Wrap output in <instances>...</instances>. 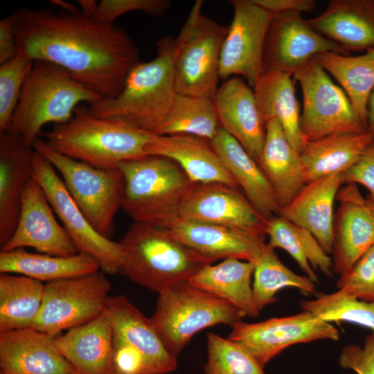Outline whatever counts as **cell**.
I'll list each match as a JSON object with an SVG mask.
<instances>
[{
    "label": "cell",
    "mask_w": 374,
    "mask_h": 374,
    "mask_svg": "<svg viewBox=\"0 0 374 374\" xmlns=\"http://www.w3.org/2000/svg\"><path fill=\"white\" fill-rule=\"evenodd\" d=\"M10 15L18 55L62 67L103 98L116 97L139 62L134 41L114 24L47 8L23 7Z\"/></svg>",
    "instance_id": "cell-1"
},
{
    "label": "cell",
    "mask_w": 374,
    "mask_h": 374,
    "mask_svg": "<svg viewBox=\"0 0 374 374\" xmlns=\"http://www.w3.org/2000/svg\"><path fill=\"white\" fill-rule=\"evenodd\" d=\"M102 98L62 67L35 60L24 80L10 130L33 145L44 125L66 123L78 105Z\"/></svg>",
    "instance_id": "cell-5"
},
{
    "label": "cell",
    "mask_w": 374,
    "mask_h": 374,
    "mask_svg": "<svg viewBox=\"0 0 374 374\" xmlns=\"http://www.w3.org/2000/svg\"><path fill=\"white\" fill-rule=\"evenodd\" d=\"M299 305L326 322L352 323L374 332V303L359 300L341 290L316 294L315 299L301 301Z\"/></svg>",
    "instance_id": "cell-39"
},
{
    "label": "cell",
    "mask_w": 374,
    "mask_h": 374,
    "mask_svg": "<svg viewBox=\"0 0 374 374\" xmlns=\"http://www.w3.org/2000/svg\"><path fill=\"white\" fill-rule=\"evenodd\" d=\"M292 76L302 91L300 126L306 142L336 134L366 131L346 93L314 59Z\"/></svg>",
    "instance_id": "cell-10"
},
{
    "label": "cell",
    "mask_w": 374,
    "mask_h": 374,
    "mask_svg": "<svg viewBox=\"0 0 374 374\" xmlns=\"http://www.w3.org/2000/svg\"><path fill=\"white\" fill-rule=\"evenodd\" d=\"M213 100L220 127L235 138L258 163L266 123L253 89L241 78L232 77L218 87Z\"/></svg>",
    "instance_id": "cell-20"
},
{
    "label": "cell",
    "mask_w": 374,
    "mask_h": 374,
    "mask_svg": "<svg viewBox=\"0 0 374 374\" xmlns=\"http://www.w3.org/2000/svg\"><path fill=\"white\" fill-rule=\"evenodd\" d=\"M150 321L168 350L177 357L200 330L217 324L233 327L243 314L229 302L184 281L158 293Z\"/></svg>",
    "instance_id": "cell-7"
},
{
    "label": "cell",
    "mask_w": 374,
    "mask_h": 374,
    "mask_svg": "<svg viewBox=\"0 0 374 374\" xmlns=\"http://www.w3.org/2000/svg\"><path fill=\"white\" fill-rule=\"evenodd\" d=\"M344 184H360L374 198V141L367 147L359 160L341 174Z\"/></svg>",
    "instance_id": "cell-45"
},
{
    "label": "cell",
    "mask_w": 374,
    "mask_h": 374,
    "mask_svg": "<svg viewBox=\"0 0 374 374\" xmlns=\"http://www.w3.org/2000/svg\"><path fill=\"white\" fill-rule=\"evenodd\" d=\"M118 168L125 181L122 208L134 222L163 226L177 217L195 184L175 161L160 156L123 161Z\"/></svg>",
    "instance_id": "cell-6"
},
{
    "label": "cell",
    "mask_w": 374,
    "mask_h": 374,
    "mask_svg": "<svg viewBox=\"0 0 374 374\" xmlns=\"http://www.w3.org/2000/svg\"><path fill=\"white\" fill-rule=\"evenodd\" d=\"M0 369L4 374H80L53 337L32 328L0 332Z\"/></svg>",
    "instance_id": "cell-21"
},
{
    "label": "cell",
    "mask_w": 374,
    "mask_h": 374,
    "mask_svg": "<svg viewBox=\"0 0 374 374\" xmlns=\"http://www.w3.org/2000/svg\"><path fill=\"white\" fill-rule=\"evenodd\" d=\"M258 163L272 187L280 208L288 204L305 186L303 162L278 120L266 123V133Z\"/></svg>",
    "instance_id": "cell-29"
},
{
    "label": "cell",
    "mask_w": 374,
    "mask_h": 374,
    "mask_svg": "<svg viewBox=\"0 0 374 374\" xmlns=\"http://www.w3.org/2000/svg\"><path fill=\"white\" fill-rule=\"evenodd\" d=\"M148 156H160L175 161L195 184H222L238 189L237 181L224 167L209 141L193 135L152 134Z\"/></svg>",
    "instance_id": "cell-25"
},
{
    "label": "cell",
    "mask_w": 374,
    "mask_h": 374,
    "mask_svg": "<svg viewBox=\"0 0 374 374\" xmlns=\"http://www.w3.org/2000/svg\"><path fill=\"white\" fill-rule=\"evenodd\" d=\"M121 273L135 283L160 292L188 281L208 260L159 226L133 222L119 241Z\"/></svg>",
    "instance_id": "cell-4"
},
{
    "label": "cell",
    "mask_w": 374,
    "mask_h": 374,
    "mask_svg": "<svg viewBox=\"0 0 374 374\" xmlns=\"http://www.w3.org/2000/svg\"><path fill=\"white\" fill-rule=\"evenodd\" d=\"M315 283L308 276L299 275L287 267L274 249L265 242L255 264L252 284L255 303L260 312L277 301L276 295L279 290L292 287L310 296L316 294Z\"/></svg>",
    "instance_id": "cell-38"
},
{
    "label": "cell",
    "mask_w": 374,
    "mask_h": 374,
    "mask_svg": "<svg viewBox=\"0 0 374 374\" xmlns=\"http://www.w3.org/2000/svg\"><path fill=\"white\" fill-rule=\"evenodd\" d=\"M177 217L266 236L267 221L244 195L222 184H194L180 204Z\"/></svg>",
    "instance_id": "cell-17"
},
{
    "label": "cell",
    "mask_w": 374,
    "mask_h": 374,
    "mask_svg": "<svg viewBox=\"0 0 374 374\" xmlns=\"http://www.w3.org/2000/svg\"><path fill=\"white\" fill-rule=\"evenodd\" d=\"M170 6V2L167 0H101L92 18L99 22L114 24L116 18L134 11L159 17Z\"/></svg>",
    "instance_id": "cell-43"
},
{
    "label": "cell",
    "mask_w": 374,
    "mask_h": 374,
    "mask_svg": "<svg viewBox=\"0 0 374 374\" xmlns=\"http://www.w3.org/2000/svg\"><path fill=\"white\" fill-rule=\"evenodd\" d=\"M32 177L44 190L78 251L95 258L105 274L121 272L123 255L119 242L105 238L93 229L73 199L54 166L35 150Z\"/></svg>",
    "instance_id": "cell-12"
},
{
    "label": "cell",
    "mask_w": 374,
    "mask_h": 374,
    "mask_svg": "<svg viewBox=\"0 0 374 374\" xmlns=\"http://www.w3.org/2000/svg\"><path fill=\"white\" fill-rule=\"evenodd\" d=\"M204 374H265L264 368L240 344L217 334L207 335Z\"/></svg>",
    "instance_id": "cell-40"
},
{
    "label": "cell",
    "mask_w": 374,
    "mask_h": 374,
    "mask_svg": "<svg viewBox=\"0 0 374 374\" xmlns=\"http://www.w3.org/2000/svg\"><path fill=\"white\" fill-rule=\"evenodd\" d=\"M339 364L357 374H374V332L366 337L362 346L350 344L343 348Z\"/></svg>",
    "instance_id": "cell-44"
},
{
    "label": "cell",
    "mask_w": 374,
    "mask_h": 374,
    "mask_svg": "<svg viewBox=\"0 0 374 374\" xmlns=\"http://www.w3.org/2000/svg\"><path fill=\"white\" fill-rule=\"evenodd\" d=\"M197 1L174 40L173 71L177 94L214 98L218 89L220 60L229 26L202 13Z\"/></svg>",
    "instance_id": "cell-8"
},
{
    "label": "cell",
    "mask_w": 374,
    "mask_h": 374,
    "mask_svg": "<svg viewBox=\"0 0 374 374\" xmlns=\"http://www.w3.org/2000/svg\"><path fill=\"white\" fill-rule=\"evenodd\" d=\"M81 13L87 17H93L98 3L95 0H78Z\"/></svg>",
    "instance_id": "cell-49"
},
{
    "label": "cell",
    "mask_w": 374,
    "mask_h": 374,
    "mask_svg": "<svg viewBox=\"0 0 374 374\" xmlns=\"http://www.w3.org/2000/svg\"><path fill=\"white\" fill-rule=\"evenodd\" d=\"M366 130L374 138V89L371 93L367 105Z\"/></svg>",
    "instance_id": "cell-48"
},
{
    "label": "cell",
    "mask_w": 374,
    "mask_h": 374,
    "mask_svg": "<svg viewBox=\"0 0 374 374\" xmlns=\"http://www.w3.org/2000/svg\"><path fill=\"white\" fill-rule=\"evenodd\" d=\"M100 269L95 258L82 253L57 256L31 253L24 249L0 252L1 274L24 275L41 282L80 277Z\"/></svg>",
    "instance_id": "cell-33"
},
{
    "label": "cell",
    "mask_w": 374,
    "mask_h": 374,
    "mask_svg": "<svg viewBox=\"0 0 374 374\" xmlns=\"http://www.w3.org/2000/svg\"><path fill=\"white\" fill-rule=\"evenodd\" d=\"M210 143L258 213L267 221L278 215L280 205L272 187L242 145L221 127Z\"/></svg>",
    "instance_id": "cell-28"
},
{
    "label": "cell",
    "mask_w": 374,
    "mask_h": 374,
    "mask_svg": "<svg viewBox=\"0 0 374 374\" xmlns=\"http://www.w3.org/2000/svg\"><path fill=\"white\" fill-rule=\"evenodd\" d=\"M18 55L16 33L10 15L0 21V64H3Z\"/></svg>",
    "instance_id": "cell-46"
},
{
    "label": "cell",
    "mask_w": 374,
    "mask_h": 374,
    "mask_svg": "<svg viewBox=\"0 0 374 374\" xmlns=\"http://www.w3.org/2000/svg\"><path fill=\"white\" fill-rule=\"evenodd\" d=\"M292 75L265 71L253 91L260 114L267 123L275 118L281 125L292 147L301 154L306 143L300 126L301 108Z\"/></svg>",
    "instance_id": "cell-31"
},
{
    "label": "cell",
    "mask_w": 374,
    "mask_h": 374,
    "mask_svg": "<svg viewBox=\"0 0 374 374\" xmlns=\"http://www.w3.org/2000/svg\"><path fill=\"white\" fill-rule=\"evenodd\" d=\"M374 141L366 130L342 133L307 141L300 155L305 184L316 179L341 174L353 166Z\"/></svg>",
    "instance_id": "cell-30"
},
{
    "label": "cell",
    "mask_w": 374,
    "mask_h": 374,
    "mask_svg": "<svg viewBox=\"0 0 374 374\" xmlns=\"http://www.w3.org/2000/svg\"><path fill=\"white\" fill-rule=\"evenodd\" d=\"M54 213L42 186L30 178L22 191L16 229L11 238L1 246V251L31 247L38 253L51 256H70L78 253Z\"/></svg>",
    "instance_id": "cell-16"
},
{
    "label": "cell",
    "mask_w": 374,
    "mask_h": 374,
    "mask_svg": "<svg viewBox=\"0 0 374 374\" xmlns=\"http://www.w3.org/2000/svg\"><path fill=\"white\" fill-rule=\"evenodd\" d=\"M33 62L17 55L0 66V133L11 128L19 95Z\"/></svg>",
    "instance_id": "cell-41"
},
{
    "label": "cell",
    "mask_w": 374,
    "mask_h": 374,
    "mask_svg": "<svg viewBox=\"0 0 374 374\" xmlns=\"http://www.w3.org/2000/svg\"><path fill=\"white\" fill-rule=\"evenodd\" d=\"M111 283L103 271L46 283L32 328L51 337L84 324L105 309Z\"/></svg>",
    "instance_id": "cell-11"
},
{
    "label": "cell",
    "mask_w": 374,
    "mask_h": 374,
    "mask_svg": "<svg viewBox=\"0 0 374 374\" xmlns=\"http://www.w3.org/2000/svg\"><path fill=\"white\" fill-rule=\"evenodd\" d=\"M162 227L212 264L228 258L256 264L265 244L264 237L247 231L178 217Z\"/></svg>",
    "instance_id": "cell-19"
},
{
    "label": "cell",
    "mask_w": 374,
    "mask_h": 374,
    "mask_svg": "<svg viewBox=\"0 0 374 374\" xmlns=\"http://www.w3.org/2000/svg\"><path fill=\"white\" fill-rule=\"evenodd\" d=\"M220 128L213 98L177 94L168 114L154 134H188L211 141Z\"/></svg>",
    "instance_id": "cell-37"
},
{
    "label": "cell",
    "mask_w": 374,
    "mask_h": 374,
    "mask_svg": "<svg viewBox=\"0 0 374 374\" xmlns=\"http://www.w3.org/2000/svg\"><path fill=\"white\" fill-rule=\"evenodd\" d=\"M231 328L228 338L242 345L263 368L292 345L339 339V332L332 323L305 310L253 323L240 321Z\"/></svg>",
    "instance_id": "cell-14"
},
{
    "label": "cell",
    "mask_w": 374,
    "mask_h": 374,
    "mask_svg": "<svg viewBox=\"0 0 374 374\" xmlns=\"http://www.w3.org/2000/svg\"><path fill=\"white\" fill-rule=\"evenodd\" d=\"M255 3L274 14L299 12L312 10L314 0H253Z\"/></svg>",
    "instance_id": "cell-47"
},
{
    "label": "cell",
    "mask_w": 374,
    "mask_h": 374,
    "mask_svg": "<svg viewBox=\"0 0 374 374\" xmlns=\"http://www.w3.org/2000/svg\"><path fill=\"white\" fill-rule=\"evenodd\" d=\"M255 264L234 258L208 265L189 279L194 286L233 305L244 317H257L251 285Z\"/></svg>",
    "instance_id": "cell-32"
},
{
    "label": "cell",
    "mask_w": 374,
    "mask_h": 374,
    "mask_svg": "<svg viewBox=\"0 0 374 374\" xmlns=\"http://www.w3.org/2000/svg\"><path fill=\"white\" fill-rule=\"evenodd\" d=\"M307 20L348 51L374 48V0H331L321 14Z\"/></svg>",
    "instance_id": "cell-27"
},
{
    "label": "cell",
    "mask_w": 374,
    "mask_h": 374,
    "mask_svg": "<svg viewBox=\"0 0 374 374\" xmlns=\"http://www.w3.org/2000/svg\"><path fill=\"white\" fill-rule=\"evenodd\" d=\"M60 353L80 374H111L112 328L105 310L97 317L53 338Z\"/></svg>",
    "instance_id": "cell-26"
},
{
    "label": "cell",
    "mask_w": 374,
    "mask_h": 374,
    "mask_svg": "<svg viewBox=\"0 0 374 374\" xmlns=\"http://www.w3.org/2000/svg\"><path fill=\"white\" fill-rule=\"evenodd\" d=\"M174 40L167 36L157 41L156 57L136 63L121 93L90 105L89 112L98 117L123 121L154 134L177 95L173 71Z\"/></svg>",
    "instance_id": "cell-2"
},
{
    "label": "cell",
    "mask_w": 374,
    "mask_h": 374,
    "mask_svg": "<svg viewBox=\"0 0 374 374\" xmlns=\"http://www.w3.org/2000/svg\"><path fill=\"white\" fill-rule=\"evenodd\" d=\"M44 285L20 274L0 275V332L32 328L40 310Z\"/></svg>",
    "instance_id": "cell-36"
},
{
    "label": "cell",
    "mask_w": 374,
    "mask_h": 374,
    "mask_svg": "<svg viewBox=\"0 0 374 374\" xmlns=\"http://www.w3.org/2000/svg\"><path fill=\"white\" fill-rule=\"evenodd\" d=\"M0 374H4V373H0Z\"/></svg>",
    "instance_id": "cell-51"
},
{
    "label": "cell",
    "mask_w": 374,
    "mask_h": 374,
    "mask_svg": "<svg viewBox=\"0 0 374 374\" xmlns=\"http://www.w3.org/2000/svg\"><path fill=\"white\" fill-rule=\"evenodd\" d=\"M35 150L16 132L0 133V244L12 235L20 215L22 191L32 178Z\"/></svg>",
    "instance_id": "cell-22"
},
{
    "label": "cell",
    "mask_w": 374,
    "mask_h": 374,
    "mask_svg": "<svg viewBox=\"0 0 374 374\" xmlns=\"http://www.w3.org/2000/svg\"><path fill=\"white\" fill-rule=\"evenodd\" d=\"M51 3L55 7L60 8L61 12H63L69 14H78L81 12L79 7L62 0H53L51 1Z\"/></svg>",
    "instance_id": "cell-50"
},
{
    "label": "cell",
    "mask_w": 374,
    "mask_h": 374,
    "mask_svg": "<svg viewBox=\"0 0 374 374\" xmlns=\"http://www.w3.org/2000/svg\"><path fill=\"white\" fill-rule=\"evenodd\" d=\"M152 134L121 120L94 116L82 104L69 121L43 133V140L68 157L110 169L118 168L123 161L147 157Z\"/></svg>",
    "instance_id": "cell-3"
},
{
    "label": "cell",
    "mask_w": 374,
    "mask_h": 374,
    "mask_svg": "<svg viewBox=\"0 0 374 374\" xmlns=\"http://www.w3.org/2000/svg\"><path fill=\"white\" fill-rule=\"evenodd\" d=\"M344 185L341 174L309 182L278 215L310 231L323 250L330 254L334 242V205Z\"/></svg>",
    "instance_id": "cell-24"
},
{
    "label": "cell",
    "mask_w": 374,
    "mask_h": 374,
    "mask_svg": "<svg viewBox=\"0 0 374 374\" xmlns=\"http://www.w3.org/2000/svg\"><path fill=\"white\" fill-rule=\"evenodd\" d=\"M313 59L339 82L366 128L367 105L374 89V48L356 56L327 52Z\"/></svg>",
    "instance_id": "cell-34"
},
{
    "label": "cell",
    "mask_w": 374,
    "mask_h": 374,
    "mask_svg": "<svg viewBox=\"0 0 374 374\" xmlns=\"http://www.w3.org/2000/svg\"><path fill=\"white\" fill-rule=\"evenodd\" d=\"M327 52L348 55V51L317 31L301 13L274 14L265 43L264 71L293 75L317 55Z\"/></svg>",
    "instance_id": "cell-15"
},
{
    "label": "cell",
    "mask_w": 374,
    "mask_h": 374,
    "mask_svg": "<svg viewBox=\"0 0 374 374\" xmlns=\"http://www.w3.org/2000/svg\"><path fill=\"white\" fill-rule=\"evenodd\" d=\"M336 286L359 300L374 303V245L346 273L340 275Z\"/></svg>",
    "instance_id": "cell-42"
},
{
    "label": "cell",
    "mask_w": 374,
    "mask_h": 374,
    "mask_svg": "<svg viewBox=\"0 0 374 374\" xmlns=\"http://www.w3.org/2000/svg\"><path fill=\"white\" fill-rule=\"evenodd\" d=\"M34 150L46 158L62 176L73 199L93 229L110 239L114 219L122 208L125 181L118 168H100L68 157L49 147L39 137Z\"/></svg>",
    "instance_id": "cell-9"
},
{
    "label": "cell",
    "mask_w": 374,
    "mask_h": 374,
    "mask_svg": "<svg viewBox=\"0 0 374 374\" xmlns=\"http://www.w3.org/2000/svg\"><path fill=\"white\" fill-rule=\"evenodd\" d=\"M233 20L229 26L220 60V78L242 76L253 89L265 73L263 53L274 14L253 0H232Z\"/></svg>",
    "instance_id": "cell-13"
},
{
    "label": "cell",
    "mask_w": 374,
    "mask_h": 374,
    "mask_svg": "<svg viewBox=\"0 0 374 374\" xmlns=\"http://www.w3.org/2000/svg\"><path fill=\"white\" fill-rule=\"evenodd\" d=\"M336 200L333 271L342 275L374 245V198L364 197L355 184H344Z\"/></svg>",
    "instance_id": "cell-18"
},
{
    "label": "cell",
    "mask_w": 374,
    "mask_h": 374,
    "mask_svg": "<svg viewBox=\"0 0 374 374\" xmlns=\"http://www.w3.org/2000/svg\"><path fill=\"white\" fill-rule=\"evenodd\" d=\"M111 374H115V373H111Z\"/></svg>",
    "instance_id": "cell-52"
},
{
    "label": "cell",
    "mask_w": 374,
    "mask_h": 374,
    "mask_svg": "<svg viewBox=\"0 0 374 374\" xmlns=\"http://www.w3.org/2000/svg\"><path fill=\"white\" fill-rule=\"evenodd\" d=\"M265 232L269 238L267 244L287 252L314 283L319 281L314 271L318 269L328 277L332 276L331 257L305 229L277 215L267 222Z\"/></svg>",
    "instance_id": "cell-35"
},
{
    "label": "cell",
    "mask_w": 374,
    "mask_h": 374,
    "mask_svg": "<svg viewBox=\"0 0 374 374\" xmlns=\"http://www.w3.org/2000/svg\"><path fill=\"white\" fill-rule=\"evenodd\" d=\"M105 310L113 337L141 355L151 374H168L177 369V357L168 350L150 319L146 318L125 296H109Z\"/></svg>",
    "instance_id": "cell-23"
}]
</instances>
